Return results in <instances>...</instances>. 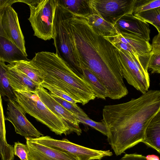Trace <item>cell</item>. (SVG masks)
Returning a JSON list of instances; mask_svg holds the SVG:
<instances>
[{
	"label": "cell",
	"instance_id": "cell-1",
	"mask_svg": "<svg viewBox=\"0 0 160 160\" xmlns=\"http://www.w3.org/2000/svg\"><path fill=\"white\" fill-rule=\"evenodd\" d=\"M68 25L73 54L80 65L87 67L98 77L107 90L108 98L119 99L126 96L128 92L118 50L83 16L71 13Z\"/></svg>",
	"mask_w": 160,
	"mask_h": 160
},
{
	"label": "cell",
	"instance_id": "cell-2",
	"mask_svg": "<svg viewBox=\"0 0 160 160\" xmlns=\"http://www.w3.org/2000/svg\"><path fill=\"white\" fill-rule=\"evenodd\" d=\"M160 110V90H150L137 98L106 105L103 119L107 140L116 156L143 140L146 130Z\"/></svg>",
	"mask_w": 160,
	"mask_h": 160
},
{
	"label": "cell",
	"instance_id": "cell-3",
	"mask_svg": "<svg viewBox=\"0 0 160 160\" xmlns=\"http://www.w3.org/2000/svg\"><path fill=\"white\" fill-rule=\"evenodd\" d=\"M30 63L43 82L61 90L82 105L96 98L89 83L56 53L38 52Z\"/></svg>",
	"mask_w": 160,
	"mask_h": 160
},
{
	"label": "cell",
	"instance_id": "cell-4",
	"mask_svg": "<svg viewBox=\"0 0 160 160\" xmlns=\"http://www.w3.org/2000/svg\"><path fill=\"white\" fill-rule=\"evenodd\" d=\"M14 92L15 95L14 101L26 113L34 117L57 135L70 133L65 122L51 111L36 93Z\"/></svg>",
	"mask_w": 160,
	"mask_h": 160
},
{
	"label": "cell",
	"instance_id": "cell-5",
	"mask_svg": "<svg viewBox=\"0 0 160 160\" xmlns=\"http://www.w3.org/2000/svg\"><path fill=\"white\" fill-rule=\"evenodd\" d=\"M29 7L28 20L34 31L33 35L46 41L54 38V20L58 0H22Z\"/></svg>",
	"mask_w": 160,
	"mask_h": 160
},
{
	"label": "cell",
	"instance_id": "cell-6",
	"mask_svg": "<svg viewBox=\"0 0 160 160\" xmlns=\"http://www.w3.org/2000/svg\"><path fill=\"white\" fill-rule=\"evenodd\" d=\"M70 12L58 4L54 20V45L56 54L65 61L77 74L84 78L80 66L77 61L68 28V18Z\"/></svg>",
	"mask_w": 160,
	"mask_h": 160
},
{
	"label": "cell",
	"instance_id": "cell-7",
	"mask_svg": "<svg viewBox=\"0 0 160 160\" xmlns=\"http://www.w3.org/2000/svg\"><path fill=\"white\" fill-rule=\"evenodd\" d=\"M32 139L58 150L72 154L80 160H100L104 157L112 155V152L109 150L90 148L74 143L66 138L58 140L48 136H43Z\"/></svg>",
	"mask_w": 160,
	"mask_h": 160
},
{
	"label": "cell",
	"instance_id": "cell-8",
	"mask_svg": "<svg viewBox=\"0 0 160 160\" xmlns=\"http://www.w3.org/2000/svg\"><path fill=\"white\" fill-rule=\"evenodd\" d=\"M88 2L92 13L114 25L120 19L132 14L135 0H88Z\"/></svg>",
	"mask_w": 160,
	"mask_h": 160
},
{
	"label": "cell",
	"instance_id": "cell-9",
	"mask_svg": "<svg viewBox=\"0 0 160 160\" xmlns=\"http://www.w3.org/2000/svg\"><path fill=\"white\" fill-rule=\"evenodd\" d=\"M118 50L123 78L142 94L145 93L150 87L149 74L139 66L138 60L132 55L124 50Z\"/></svg>",
	"mask_w": 160,
	"mask_h": 160
},
{
	"label": "cell",
	"instance_id": "cell-10",
	"mask_svg": "<svg viewBox=\"0 0 160 160\" xmlns=\"http://www.w3.org/2000/svg\"><path fill=\"white\" fill-rule=\"evenodd\" d=\"M0 37L10 41L28 57L18 14L11 6L0 8Z\"/></svg>",
	"mask_w": 160,
	"mask_h": 160
},
{
	"label": "cell",
	"instance_id": "cell-11",
	"mask_svg": "<svg viewBox=\"0 0 160 160\" xmlns=\"http://www.w3.org/2000/svg\"><path fill=\"white\" fill-rule=\"evenodd\" d=\"M7 106L5 120L12 124L16 133L25 138H37L44 136L28 120L25 112L16 102L10 100Z\"/></svg>",
	"mask_w": 160,
	"mask_h": 160
},
{
	"label": "cell",
	"instance_id": "cell-12",
	"mask_svg": "<svg viewBox=\"0 0 160 160\" xmlns=\"http://www.w3.org/2000/svg\"><path fill=\"white\" fill-rule=\"evenodd\" d=\"M35 93L51 111L65 122L70 133L74 132L78 136L81 135L82 132L79 126L80 122L73 113L64 108L53 98L49 92L41 85Z\"/></svg>",
	"mask_w": 160,
	"mask_h": 160
},
{
	"label": "cell",
	"instance_id": "cell-13",
	"mask_svg": "<svg viewBox=\"0 0 160 160\" xmlns=\"http://www.w3.org/2000/svg\"><path fill=\"white\" fill-rule=\"evenodd\" d=\"M29 151V160H80L71 154L62 152L25 138Z\"/></svg>",
	"mask_w": 160,
	"mask_h": 160
},
{
	"label": "cell",
	"instance_id": "cell-14",
	"mask_svg": "<svg viewBox=\"0 0 160 160\" xmlns=\"http://www.w3.org/2000/svg\"><path fill=\"white\" fill-rule=\"evenodd\" d=\"M114 25L119 33L123 32L135 35L148 41L150 39V30L148 24L132 14L120 19Z\"/></svg>",
	"mask_w": 160,
	"mask_h": 160
},
{
	"label": "cell",
	"instance_id": "cell-15",
	"mask_svg": "<svg viewBox=\"0 0 160 160\" xmlns=\"http://www.w3.org/2000/svg\"><path fill=\"white\" fill-rule=\"evenodd\" d=\"M103 37L112 44L121 42L129 45L141 56L152 54V47L149 41L132 34L121 31L117 34Z\"/></svg>",
	"mask_w": 160,
	"mask_h": 160
},
{
	"label": "cell",
	"instance_id": "cell-16",
	"mask_svg": "<svg viewBox=\"0 0 160 160\" xmlns=\"http://www.w3.org/2000/svg\"><path fill=\"white\" fill-rule=\"evenodd\" d=\"M6 73L10 85L14 91L34 93L40 85L34 82L11 64L7 65Z\"/></svg>",
	"mask_w": 160,
	"mask_h": 160
},
{
	"label": "cell",
	"instance_id": "cell-17",
	"mask_svg": "<svg viewBox=\"0 0 160 160\" xmlns=\"http://www.w3.org/2000/svg\"><path fill=\"white\" fill-rule=\"evenodd\" d=\"M21 50L10 41L0 37V60L9 64L21 61H30Z\"/></svg>",
	"mask_w": 160,
	"mask_h": 160
},
{
	"label": "cell",
	"instance_id": "cell-18",
	"mask_svg": "<svg viewBox=\"0 0 160 160\" xmlns=\"http://www.w3.org/2000/svg\"><path fill=\"white\" fill-rule=\"evenodd\" d=\"M160 154V110L151 120L142 142Z\"/></svg>",
	"mask_w": 160,
	"mask_h": 160
},
{
	"label": "cell",
	"instance_id": "cell-19",
	"mask_svg": "<svg viewBox=\"0 0 160 160\" xmlns=\"http://www.w3.org/2000/svg\"><path fill=\"white\" fill-rule=\"evenodd\" d=\"M83 17L93 28L103 37L112 36L119 33L114 25L96 14L91 13Z\"/></svg>",
	"mask_w": 160,
	"mask_h": 160
},
{
	"label": "cell",
	"instance_id": "cell-20",
	"mask_svg": "<svg viewBox=\"0 0 160 160\" xmlns=\"http://www.w3.org/2000/svg\"><path fill=\"white\" fill-rule=\"evenodd\" d=\"M84 78L92 86L96 97L105 100L108 97V92L104 86L99 78L88 68L80 65Z\"/></svg>",
	"mask_w": 160,
	"mask_h": 160
},
{
	"label": "cell",
	"instance_id": "cell-21",
	"mask_svg": "<svg viewBox=\"0 0 160 160\" xmlns=\"http://www.w3.org/2000/svg\"><path fill=\"white\" fill-rule=\"evenodd\" d=\"M88 0H58L60 5L71 13L82 16L92 13Z\"/></svg>",
	"mask_w": 160,
	"mask_h": 160
},
{
	"label": "cell",
	"instance_id": "cell-22",
	"mask_svg": "<svg viewBox=\"0 0 160 160\" xmlns=\"http://www.w3.org/2000/svg\"><path fill=\"white\" fill-rule=\"evenodd\" d=\"M7 65L0 60V94L5 101L14 100L15 97L14 90L11 86L6 73Z\"/></svg>",
	"mask_w": 160,
	"mask_h": 160
},
{
	"label": "cell",
	"instance_id": "cell-23",
	"mask_svg": "<svg viewBox=\"0 0 160 160\" xmlns=\"http://www.w3.org/2000/svg\"><path fill=\"white\" fill-rule=\"evenodd\" d=\"M141 20L154 26L160 32V7L133 14Z\"/></svg>",
	"mask_w": 160,
	"mask_h": 160
},
{
	"label": "cell",
	"instance_id": "cell-24",
	"mask_svg": "<svg viewBox=\"0 0 160 160\" xmlns=\"http://www.w3.org/2000/svg\"><path fill=\"white\" fill-rule=\"evenodd\" d=\"M10 64L13 65L36 83L41 85L43 82L36 72L30 64V61H21Z\"/></svg>",
	"mask_w": 160,
	"mask_h": 160
},
{
	"label": "cell",
	"instance_id": "cell-25",
	"mask_svg": "<svg viewBox=\"0 0 160 160\" xmlns=\"http://www.w3.org/2000/svg\"><path fill=\"white\" fill-rule=\"evenodd\" d=\"M0 155L1 160H14V147L7 142L5 129H0Z\"/></svg>",
	"mask_w": 160,
	"mask_h": 160
},
{
	"label": "cell",
	"instance_id": "cell-26",
	"mask_svg": "<svg viewBox=\"0 0 160 160\" xmlns=\"http://www.w3.org/2000/svg\"><path fill=\"white\" fill-rule=\"evenodd\" d=\"M160 7V0H135L133 14Z\"/></svg>",
	"mask_w": 160,
	"mask_h": 160
},
{
	"label": "cell",
	"instance_id": "cell-27",
	"mask_svg": "<svg viewBox=\"0 0 160 160\" xmlns=\"http://www.w3.org/2000/svg\"><path fill=\"white\" fill-rule=\"evenodd\" d=\"M73 114L80 123L87 124L107 136V130L106 126L103 122H96L91 119L88 117H83L76 114Z\"/></svg>",
	"mask_w": 160,
	"mask_h": 160
},
{
	"label": "cell",
	"instance_id": "cell-28",
	"mask_svg": "<svg viewBox=\"0 0 160 160\" xmlns=\"http://www.w3.org/2000/svg\"><path fill=\"white\" fill-rule=\"evenodd\" d=\"M52 97L64 108L72 112L83 117H88L87 115L76 103L68 102L58 97L50 94Z\"/></svg>",
	"mask_w": 160,
	"mask_h": 160
},
{
	"label": "cell",
	"instance_id": "cell-29",
	"mask_svg": "<svg viewBox=\"0 0 160 160\" xmlns=\"http://www.w3.org/2000/svg\"><path fill=\"white\" fill-rule=\"evenodd\" d=\"M41 85L44 88L47 89L50 94L58 97L70 102L77 103L78 102L67 94L64 92L57 88L44 82Z\"/></svg>",
	"mask_w": 160,
	"mask_h": 160
},
{
	"label": "cell",
	"instance_id": "cell-30",
	"mask_svg": "<svg viewBox=\"0 0 160 160\" xmlns=\"http://www.w3.org/2000/svg\"><path fill=\"white\" fill-rule=\"evenodd\" d=\"M13 147L14 155L21 160H29V151L27 144L19 142H15Z\"/></svg>",
	"mask_w": 160,
	"mask_h": 160
},
{
	"label": "cell",
	"instance_id": "cell-31",
	"mask_svg": "<svg viewBox=\"0 0 160 160\" xmlns=\"http://www.w3.org/2000/svg\"><path fill=\"white\" fill-rule=\"evenodd\" d=\"M119 160H160L158 156L149 155L146 156L135 153L125 154Z\"/></svg>",
	"mask_w": 160,
	"mask_h": 160
},
{
	"label": "cell",
	"instance_id": "cell-32",
	"mask_svg": "<svg viewBox=\"0 0 160 160\" xmlns=\"http://www.w3.org/2000/svg\"><path fill=\"white\" fill-rule=\"evenodd\" d=\"M148 68L152 73H160V55L152 54Z\"/></svg>",
	"mask_w": 160,
	"mask_h": 160
},
{
	"label": "cell",
	"instance_id": "cell-33",
	"mask_svg": "<svg viewBox=\"0 0 160 160\" xmlns=\"http://www.w3.org/2000/svg\"><path fill=\"white\" fill-rule=\"evenodd\" d=\"M151 45L152 53L160 55V32L154 37Z\"/></svg>",
	"mask_w": 160,
	"mask_h": 160
},
{
	"label": "cell",
	"instance_id": "cell-34",
	"mask_svg": "<svg viewBox=\"0 0 160 160\" xmlns=\"http://www.w3.org/2000/svg\"><path fill=\"white\" fill-rule=\"evenodd\" d=\"M20 0H0V8L11 6L15 2H20Z\"/></svg>",
	"mask_w": 160,
	"mask_h": 160
}]
</instances>
